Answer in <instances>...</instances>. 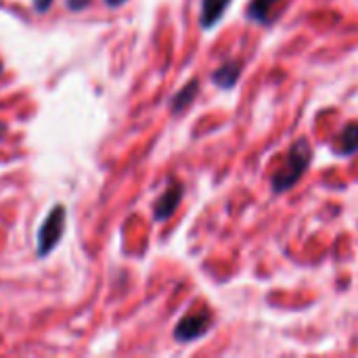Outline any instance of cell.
Wrapping results in <instances>:
<instances>
[{
    "instance_id": "277c9868",
    "label": "cell",
    "mask_w": 358,
    "mask_h": 358,
    "mask_svg": "<svg viewBox=\"0 0 358 358\" xmlns=\"http://www.w3.org/2000/svg\"><path fill=\"white\" fill-rule=\"evenodd\" d=\"M180 199H182V185L176 182V180H172L170 187L162 193V197L153 203V216H155V220H168L176 212Z\"/></svg>"
},
{
    "instance_id": "6da1fadb",
    "label": "cell",
    "mask_w": 358,
    "mask_h": 358,
    "mask_svg": "<svg viewBox=\"0 0 358 358\" xmlns=\"http://www.w3.org/2000/svg\"><path fill=\"white\" fill-rule=\"evenodd\" d=\"M310 157H313V151H310V145L300 138L292 145L285 162L281 164V168L273 174V180H271V187L275 193H285L289 191L300 178L302 174L306 172V168L310 166Z\"/></svg>"
},
{
    "instance_id": "3957f363",
    "label": "cell",
    "mask_w": 358,
    "mask_h": 358,
    "mask_svg": "<svg viewBox=\"0 0 358 358\" xmlns=\"http://www.w3.org/2000/svg\"><path fill=\"white\" fill-rule=\"evenodd\" d=\"M210 323H212V315H210L208 310L191 313V315H187L185 319L178 321V325H176V329H174V338H176L178 342H193V340H199L201 336L208 334Z\"/></svg>"
},
{
    "instance_id": "ba28073f",
    "label": "cell",
    "mask_w": 358,
    "mask_h": 358,
    "mask_svg": "<svg viewBox=\"0 0 358 358\" xmlns=\"http://www.w3.org/2000/svg\"><path fill=\"white\" fill-rule=\"evenodd\" d=\"M197 90H199V80H191L187 86H182V88L174 94V99H172V103H170V111H172V113H182V111L195 101Z\"/></svg>"
},
{
    "instance_id": "30bf717a",
    "label": "cell",
    "mask_w": 358,
    "mask_h": 358,
    "mask_svg": "<svg viewBox=\"0 0 358 358\" xmlns=\"http://www.w3.org/2000/svg\"><path fill=\"white\" fill-rule=\"evenodd\" d=\"M90 2H92V0H67V6H69L71 10H82V8H86Z\"/></svg>"
},
{
    "instance_id": "7a4b0ae2",
    "label": "cell",
    "mask_w": 358,
    "mask_h": 358,
    "mask_svg": "<svg viewBox=\"0 0 358 358\" xmlns=\"http://www.w3.org/2000/svg\"><path fill=\"white\" fill-rule=\"evenodd\" d=\"M63 229H65V210L63 206H55V210L44 218L38 231V256H46L57 248Z\"/></svg>"
},
{
    "instance_id": "5bb4252c",
    "label": "cell",
    "mask_w": 358,
    "mask_h": 358,
    "mask_svg": "<svg viewBox=\"0 0 358 358\" xmlns=\"http://www.w3.org/2000/svg\"><path fill=\"white\" fill-rule=\"evenodd\" d=\"M0 69H2V65H0Z\"/></svg>"
},
{
    "instance_id": "9c48e42d",
    "label": "cell",
    "mask_w": 358,
    "mask_h": 358,
    "mask_svg": "<svg viewBox=\"0 0 358 358\" xmlns=\"http://www.w3.org/2000/svg\"><path fill=\"white\" fill-rule=\"evenodd\" d=\"M279 0H252L248 6V17L256 23H268L273 19V8Z\"/></svg>"
},
{
    "instance_id": "7c38bea8",
    "label": "cell",
    "mask_w": 358,
    "mask_h": 358,
    "mask_svg": "<svg viewBox=\"0 0 358 358\" xmlns=\"http://www.w3.org/2000/svg\"><path fill=\"white\" fill-rule=\"evenodd\" d=\"M122 2H126V0H107V4H109V6H120Z\"/></svg>"
},
{
    "instance_id": "52a82bcc",
    "label": "cell",
    "mask_w": 358,
    "mask_h": 358,
    "mask_svg": "<svg viewBox=\"0 0 358 358\" xmlns=\"http://www.w3.org/2000/svg\"><path fill=\"white\" fill-rule=\"evenodd\" d=\"M239 76H241V63L239 61H227L224 65H220L214 71L212 80H214L216 86L229 90V88H233L239 82Z\"/></svg>"
},
{
    "instance_id": "5b68a950",
    "label": "cell",
    "mask_w": 358,
    "mask_h": 358,
    "mask_svg": "<svg viewBox=\"0 0 358 358\" xmlns=\"http://www.w3.org/2000/svg\"><path fill=\"white\" fill-rule=\"evenodd\" d=\"M229 4H231V0H201V15H199L201 27L212 29L222 19Z\"/></svg>"
},
{
    "instance_id": "8992f818",
    "label": "cell",
    "mask_w": 358,
    "mask_h": 358,
    "mask_svg": "<svg viewBox=\"0 0 358 358\" xmlns=\"http://www.w3.org/2000/svg\"><path fill=\"white\" fill-rule=\"evenodd\" d=\"M334 151L338 153V155H342V157H348V155H355L358 151V122H352V124H348L344 130H342V134L338 136V141H336V147H334Z\"/></svg>"
},
{
    "instance_id": "4fadbf2b",
    "label": "cell",
    "mask_w": 358,
    "mask_h": 358,
    "mask_svg": "<svg viewBox=\"0 0 358 358\" xmlns=\"http://www.w3.org/2000/svg\"><path fill=\"white\" fill-rule=\"evenodd\" d=\"M0 134H4V124H0Z\"/></svg>"
},
{
    "instance_id": "8fae6325",
    "label": "cell",
    "mask_w": 358,
    "mask_h": 358,
    "mask_svg": "<svg viewBox=\"0 0 358 358\" xmlns=\"http://www.w3.org/2000/svg\"><path fill=\"white\" fill-rule=\"evenodd\" d=\"M31 2H34L38 13H46L50 8V4H52V0H31Z\"/></svg>"
}]
</instances>
